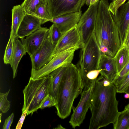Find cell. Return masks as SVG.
I'll return each mask as SVG.
<instances>
[{
	"label": "cell",
	"instance_id": "cell-3",
	"mask_svg": "<svg viewBox=\"0 0 129 129\" xmlns=\"http://www.w3.org/2000/svg\"><path fill=\"white\" fill-rule=\"evenodd\" d=\"M84 88L79 70L72 63L66 67L58 90L55 107L59 118L64 119L70 115L75 99Z\"/></svg>",
	"mask_w": 129,
	"mask_h": 129
},
{
	"label": "cell",
	"instance_id": "cell-21",
	"mask_svg": "<svg viewBox=\"0 0 129 129\" xmlns=\"http://www.w3.org/2000/svg\"><path fill=\"white\" fill-rule=\"evenodd\" d=\"M113 127L114 129H129V111L124 110L120 112Z\"/></svg>",
	"mask_w": 129,
	"mask_h": 129
},
{
	"label": "cell",
	"instance_id": "cell-8",
	"mask_svg": "<svg viewBox=\"0 0 129 129\" xmlns=\"http://www.w3.org/2000/svg\"><path fill=\"white\" fill-rule=\"evenodd\" d=\"M56 45L52 41L49 29L41 46L33 55L30 56L32 66L31 72L41 68L51 60Z\"/></svg>",
	"mask_w": 129,
	"mask_h": 129
},
{
	"label": "cell",
	"instance_id": "cell-35",
	"mask_svg": "<svg viewBox=\"0 0 129 129\" xmlns=\"http://www.w3.org/2000/svg\"><path fill=\"white\" fill-rule=\"evenodd\" d=\"M55 129H65V128L63 127L60 124L58 125L55 128Z\"/></svg>",
	"mask_w": 129,
	"mask_h": 129
},
{
	"label": "cell",
	"instance_id": "cell-1",
	"mask_svg": "<svg viewBox=\"0 0 129 129\" xmlns=\"http://www.w3.org/2000/svg\"><path fill=\"white\" fill-rule=\"evenodd\" d=\"M102 78L101 75L98 77L94 86L89 108L91 116L89 129H98L114 124L119 113L116 86L112 83L105 85Z\"/></svg>",
	"mask_w": 129,
	"mask_h": 129
},
{
	"label": "cell",
	"instance_id": "cell-13",
	"mask_svg": "<svg viewBox=\"0 0 129 129\" xmlns=\"http://www.w3.org/2000/svg\"><path fill=\"white\" fill-rule=\"evenodd\" d=\"M120 7L115 15H112L118 28L121 46L124 42L129 25V0Z\"/></svg>",
	"mask_w": 129,
	"mask_h": 129
},
{
	"label": "cell",
	"instance_id": "cell-24",
	"mask_svg": "<svg viewBox=\"0 0 129 129\" xmlns=\"http://www.w3.org/2000/svg\"><path fill=\"white\" fill-rule=\"evenodd\" d=\"M10 91L5 93H0V111L3 113H7L9 110L10 106V102L7 98Z\"/></svg>",
	"mask_w": 129,
	"mask_h": 129
},
{
	"label": "cell",
	"instance_id": "cell-22",
	"mask_svg": "<svg viewBox=\"0 0 129 129\" xmlns=\"http://www.w3.org/2000/svg\"><path fill=\"white\" fill-rule=\"evenodd\" d=\"M46 3L47 0H24L21 5L26 14L35 16L37 6Z\"/></svg>",
	"mask_w": 129,
	"mask_h": 129
},
{
	"label": "cell",
	"instance_id": "cell-12",
	"mask_svg": "<svg viewBox=\"0 0 129 129\" xmlns=\"http://www.w3.org/2000/svg\"><path fill=\"white\" fill-rule=\"evenodd\" d=\"M49 30V28L41 27L25 38L21 39L27 52L30 56L33 55L41 46Z\"/></svg>",
	"mask_w": 129,
	"mask_h": 129
},
{
	"label": "cell",
	"instance_id": "cell-27",
	"mask_svg": "<svg viewBox=\"0 0 129 129\" xmlns=\"http://www.w3.org/2000/svg\"><path fill=\"white\" fill-rule=\"evenodd\" d=\"M56 104V101L55 98L49 94L43 101L39 109H43L46 108L55 106Z\"/></svg>",
	"mask_w": 129,
	"mask_h": 129
},
{
	"label": "cell",
	"instance_id": "cell-4",
	"mask_svg": "<svg viewBox=\"0 0 129 129\" xmlns=\"http://www.w3.org/2000/svg\"><path fill=\"white\" fill-rule=\"evenodd\" d=\"M51 81L49 75L37 79L30 77L23 90L24 101L22 113L28 107L27 115H32L39 109L43 101L49 94Z\"/></svg>",
	"mask_w": 129,
	"mask_h": 129
},
{
	"label": "cell",
	"instance_id": "cell-6",
	"mask_svg": "<svg viewBox=\"0 0 129 129\" xmlns=\"http://www.w3.org/2000/svg\"><path fill=\"white\" fill-rule=\"evenodd\" d=\"M76 50L73 48L58 53L42 68L31 72V77L33 79H37L45 77L60 67L67 66L72 63Z\"/></svg>",
	"mask_w": 129,
	"mask_h": 129
},
{
	"label": "cell",
	"instance_id": "cell-20",
	"mask_svg": "<svg viewBox=\"0 0 129 129\" xmlns=\"http://www.w3.org/2000/svg\"><path fill=\"white\" fill-rule=\"evenodd\" d=\"M113 57L119 74L129 62V51L125 46H121Z\"/></svg>",
	"mask_w": 129,
	"mask_h": 129
},
{
	"label": "cell",
	"instance_id": "cell-19",
	"mask_svg": "<svg viewBox=\"0 0 129 129\" xmlns=\"http://www.w3.org/2000/svg\"><path fill=\"white\" fill-rule=\"evenodd\" d=\"M66 67H60L49 75L51 78L49 94L54 97L56 100L59 87Z\"/></svg>",
	"mask_w": 129,
	"mask_h": 129
},
{
	"label": "cell",
	"instance_id": "cell-15",
	"mask_svg": "<svg viewBox=\"0 0 129 129\" xmlns=\"http://www.w3.org/2000/svg\"><path fill=\"white\" fill-rule=\"evenodd\" d=\"M98 69L101 70V75L112 83L118 76L114 57L105 53L101 54Z\"/></svg>",
	"mask_w": 129,
	"mask_h": 129
},
{
	"label": "cell",
	"instance_id": "cell-34",
	"mask_svg": "<svg viewBox=\"0 0 129 129\" xmlns=\"http://www.w3.org/2000/svg\"><path fill=\"white\" fill-rule=\"evenodd\" d=\"M100 0H86L85 4L89 6L92 5Z\"/></svg>",
	"mask_w": 129,
	"mask_h": 129
},
{
	"label": "cell",
	"instance_id": "cell-28",
	"mask_svg": "<svg viewBox=\"0 0 129 129\" xmlns=\"http://www.w3.org/2000/svg\"><path fill=\"white\" fill-rule=\"evenodd\" d=\"M129 85V73L116 86V92L124 93Z\"/></svg>",
	"mask_w": 129,
	"mask_h": 129
},
{
	"label": "cell",
	"instance_id": "cell-31",
	"mask_svg": "<svg viewBox=\"0 0 129 129\" xmlns=\"http://www.w3.org/2000/svg\"><path fill=\"white\" fill-rule=\"evenodd\" d=\"M14 116V113H13L5 120L3 124V129H10L13 122Z\"/></svg>",
	"mask_w": 129,
	"mask_h": 129
},
{
	"label": "cell",
	"instance_id": "cell-11",
	"mask_svg": "<svg viewBox=\"0 0 129 129\" xmlns=\"http://www.w3.org/2000/svg\"><path fill=\"white\" fill-rule=\"evenodd\" d=\"M82 47L81 37L76 26L62 34L56 45L52 59L62 51L73 48L78 50Z\"/></svg>",
	"mask_w": 129,
	"mask_h": 129
},
{
	"label": "cell",
	"instance_id": "cell-37",
	"mask_svg": "<svg viewBox=\"0 0 129 129\" xmlns=\"http://www.w3.org/2000/svg\"><path fill=\"white\" fill-rule=\"evenodd\" d=\"M124 93H128L129 94V85L128 86L127 89L125 90Z\"/></svg>",
	"mask_w": 129,
	"mask_h": 129
},
{
	"label": "cell",
	"instance_id": "cell-30",
	"mask_svg": "<svg viewBox=\"0 0 129 129\" xmlns=\"http://www.w3.org/2000/svg\"><path fill=\"white\" fill-rule=\"evenodd\" d=\"M129 73V62L119 73L117 78L114 81L113 84L116 86L120 82L124 77Z\"/></svg>",
	"mask_w": 129,
	"mask_h": 129
},
{
	"label": "cell",
	"instance_id": "cell-29",
	"mask_svg": "<svg viewBox=\"0 0 129 129\" xmlns=\"http://www.w3.org/2000/svg\"><path fill=\"white\" fill-rule=\"evenodd\" d=\"M126 0H115L111 2L109 6V9L112 15H115L120 7Z\"/></svg>",
	"mask_w": 129,
	"mask_h": 129
},
{
	"label": "cell",
	"instance_id": "cell-9",
	"mask_svg": "<svg viewBox=\"0 0 129 129\" xmlns=\"http://www.w3.org/2000/svg\"><path fill=\"white\" fill-rule=\"evenodd\" d=\"M86 0H47L52 19L60 15L81 11Z\"/></svg>",
	"mask_w": 129,
	"mask_h": 129
},
{
	"label": "cell",
	"instance_id": "cell-14",
	"mask_svg": "<svg viewBox=\"0 0 129 129\" xmlns=\"http://www.w3.org/2000/svg\"><path fill=\"white\" fill-rule=\"evenodd\" d=\"M82 15L81 10L60 15L51 19L50 21L54 24L63 34L76 26Z\"/></svg>",
	"mask_w": 129,
	"mask_h": 129
},
{
	"label": "cell",
	"instance_id": "cell-7",
	"mask_svg": "<svg viewBox=\"0 0 129 129\" xmlns=\"http://www.w3.org/2000/svg\"><path fill=\"white\" fill-rule=\"evenodd\" d=\"M100 1L89 6L82 14L76 26L81 37L82 47L94 32Z\"/></svg>",
	"mask_w": 129,
	"mask_h": 129
},
{
	"label": "cell",
	"instance_id": "cell-16",
	"mask_svg": "<svg viewBox=\"0 0 129 129\" xmlns=\"http://www.w3.org/2000/svg\"><path fill=\"white\" fill-rule=\"evenodd\" d=\"M42 24L38 17L26 14L18 29L17 37L21 39L25 38L39 29Z\"/></svg>",
	"mask_w": 129,
	"mask_h": 129
},
{
	"label": "cell",
	"instance_id": "cell-36",
	"mask_svg": "<svg viewBox=\"0 0 129 129\" xmlns=\"http://www.w3.org/2000/svg\"><path fill=\"white\" fill-rule=\"evenodd\" d=\"M126 94L124 95V98L125 99L129 98V94L128 93H125Z\"/></svg>",
	"mask_w": 129,
	"mask_h": 129
},
{
	"label": "cell",
	"instance_id": "cell-23",
	"mask_svg": "<svg viewBox=\"0 0 129 129\" xmlns=\"http://www.w3.org/2000/svg\"><path fill=\"white\" fill-rule=\"evenodd\" d=\"M35 16L40 19L42 24L52 19L50 14L47 3L39 5L37 7Z\"/></svg>",
	"mask_w": 129,
	"mask_h": 129
},
{
	"label": "cell",
	"instance_id": "cell-25",
	"mask_svg": "<svg viewBox=\"0 0 129 129\" xmlns=\"http://www.w3.org/2000/svg\"><path fill=\"white\" fill-rule=\"evenodd\" d=\"M13 45L12 36L10 34V38L5 51L3 58L5 64H10L11 62L13 52Z\"/></svg>",
	"mask_w": 129,
	"mask_h": 129
},
{
	"label": "cell",
	"instance_id": "cell-17",
	"mask_svg": "<svg viewBox=\"0 0 129 129\" xmlns=\"http://www.w3.org/2000/svg\"><path fill=\"white\" fill-rule=\"evenodd\" d=\"M18 38H17L14 41L13 54L10 63L13 70V78L16 76L19 62L23 56L27 52L25 46Z\"/></svg>",
	"mask_w": 129,
	"mask_h": 129
},
{
	"label": "cell",
	"instance_id": "cell-39",
	"mask_svg": "<svg viewBox=\"0 0 129 129\" xmlns=\"http://www.w3.org/2000/svg\"><path fill=\"white\" fill-rule=\"evenodd\" d=\"M112 0V1H114L115 0Z\"/></svg>",
	"mask_w": 129,
	"mask_h": 129
},
{
	"label": "cell",
	"instance_id": "cell-32",
	"mask_svg": "<svg viewBox=\"0 0 129 129\" xmlns=\"http://www.w3.org/2000/svg\"><path fill=\"white\" fill-rule=\"evenodd\" d=\"M28 109V107H27L25 111L22 113L21 116L16 126V129L21 128L26 116L27 115Z\"/></svg>",
	"mask_w": 129,
	"mask_h": 129
},
{
	"label": "cell",
	"instance_id": "cell-38",
	"mask_svg": "<svg viewBox=\"0 0 129 129\" xmlns=\"http://www.w3.org/2000/svg\"><path fill=\"white\" fill-rule=\"evenodd\" d=\"M124 110H126L129 111V103L125 106Z\"/></svg>",
	"mask_w": 129,
	"mask_h": 129
},
{
	"label": "cell",
	"instance_id": "cell-18",
	"mask_svg": "<svg viewBox=\"0 0 129 129\" xmlns=\"http://www.w3.org/2000/svg\"><path fill=\"white\" fill-rule=\"evenodd\" d=\"M12 22L10 34L12 42L17 37V33L19 28L26 13L21 5L14 6L12 10Z\"/></svg>",
	"mask_w": 129,
	"mask_h": 129
},
{
	"label": "cell",
	"instance_id": "cell-33",
	"mask_svg": "<svg viewBox=\"0 0 129 129\" xmlns=\"http://www.w3.org/2000/svg\"><path fill=\"white\" fill-rule=\"evenodd\" d=\"M121 46H125L129 51V25L124 42Z\"/></svg>",
	"mask_w": 129,
	"mask_h": 129
},
{
	"label": "cell",
	"instance_id": "cell-26",
	"mask_svg": "<svg viewBox=\"0 0 129 129\" xmlns=\"http://www.w3.org/2000/svg\"><path fill=\"white\" fill-rule=\"evenodd\" d=\"M49 29L52 41L53 44H56L63 34L54 23L51 26Z\"/></svg>",
	"mask_w": 129,
	"mask_h": 129
},
{
	"label": "cell",
	"instance_id": "cell-5",
	"mask_svg": "<svg viewBox=\"0 0 129 129\" xmlns=\"http://www.w3.org/2000/svg\"><path fill=\"white\" fill-rule=\"evenodd\" d=\"M101 52L93 33L81 48L79 59L77 66L81 78L88 72L99 70Z\"/></svg>",
	"mask_w": 129,
	"mask_h": 129
},
{
	"label": "cell",
	"instance_id": "cell-10",
	"mask_svg": "<svg viewBox=\"0 0 129 129\" xmlns=\"http://www.w3.org/2000/svg\"><path fill=\"white\" fill-rule=\"evenodd\" d=\"M95 82L88 89L83 90L81 93V97L80 101L73 110L69 121L73 128L80 126L85 118L86 114L90 106Z\"/></svg>",
	"mask_w": 129,
	"mask_h": 129
},
{
	"label": "cell",
	"instance_id": "cell-2",
	"mask_svg": "<svg viewBox=\"0 0 129 129\" xmlns=\"http://www.w3.org/2000/svg\"><path fill=\"white\" fill-rule=\"evenodd\" d=\"M107 0L100 1L94 33L101 54L114 57L121 47L118 28Z\"/></svg>",
	"mask_w": 129,
	"mask_h": 129
}]
</instances>
